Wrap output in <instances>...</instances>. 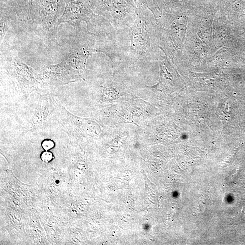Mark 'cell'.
<instances>
[{"label":"cell","instance_id":"1","mask_svg":"<svg viewBox=\"0 0 245 245\" xmlns=\"http://www.w3.org/2000/svg\"><path fill=\"white\" fill-rule=\"evenodd\" d=\"M157 21L148 14L139 12L129 26L130 47L128 56L130 61H148L155 55L156 40L159 33Z\"/></svg>","mask_w":245,"mask_h":245},{"label":"cell","instance_id":"2","mask_svg":"<svg viewBox=\"0 0 245 245\" xmlns=\"http://www.w3.org/2000/svg\"><path fill=\"white\" fill-rule=\"evenodd\" d=\"M40 157L43 162L47 164L53 160L54 156L52 153L48 151H45L41 154Z\"/></svg>","mask_w":245,"mask_h":245},{"label":"cell","instance_id":"3","mask_svg":"<svg viewBox=\"0 0 245 245\" xmlns=\"http://www.w3.org/2000/svg\"><path fill=\"white\" fill-rule=\"evenodd\" d=\"M55 146V143L53 141L50 140H46L43 141L41 143V147L45 151H49L53 149Z\"/></svg>","mask_w":245,"mask_h":245}]
</instances>
